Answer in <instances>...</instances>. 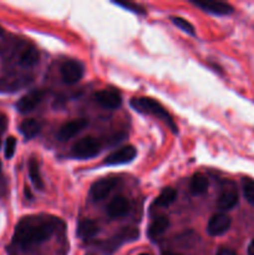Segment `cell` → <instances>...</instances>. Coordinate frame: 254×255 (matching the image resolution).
Returning a JSON list of instances; mask_svg holds the SVG:
<instances>
[{
	"instance_id": "obj_1",
	"label": "cell",
	"mask_w": 254,
	"mask_h": 255,
	"mask_svg": "<svg viewBox=\"0 0 254 255\" xmlns=\"http://www.w3.org/2000/svg\"><path fill=\"white\" fill-rule=\"evenodd\" d=\"M64 228V222L52 216H30L25 217L17 223L12 241L22 249L39 246Z\"/></svg>"
},
{
	"instance_id": "obj_2",
	"label": "cell",
	"mask_w": 254,
	"mask_h": 255,
	"mask_svg": "<svg viewBox=\"0 0 254 255\" xmlns=\"http://www.w3.org/2000/svg\"><path fill=\"white\" fill-rule=\"evenodd\" d=\"M131 106L133 107V110H136L137 112L157 117V119L161 120L162 122H164V125L168 126L169 128H171V131H173L174 133L177 132V126L176 124H174L173 119L171 117V115H169L168 111H167L159 102H157L156 100L149 99V97H137V99L131 100Z\"/></svg>"
},
{
	"instance_id": "obj_3",
	"label": "cell",
	"mask_w": 254,
	"mask_h": 255,
	"mask_svg": "<svg viewBox=\"0 0 254 255\" xmlns=\"http://www.w3.org/2000/svg\"><path fill=\"white\" fill-rule=\"evenodd\" d=\"M101 152V144L94 137H84L79 139L71 148V156L77 159H89L96 157Z\"/></svg>"
},
{
	"instance_id": "obj_4",
	"label": "cell",
	"mask_w": 254,
	"mask_h": 255,
	"mask_svg": "<svg viewBox=\"0 0 254 255\" xmlns=\"http://www.w3.org/2000/svg\"><path fill=\"white\" fill-rule=\"evenodd\" d=\"M84 65L80 61H76V60H67L61 65V69H60L62 81L67 85L79 82L84 76Z\"/></svg>"
},
{
	"instance_id": "obj_5",
	"label": "cell",
	"mask_w": 254,
	"mask_h": 255,
	"mask_svg": "<svg viewBox=\"0 0 254 255\" xmlns=\"http://www.w3.org/2000/svg\"><path fill=\"white\" fill-rule=\"evenodd\" d=\"M32 82V77L27 75H10L0 77V92H16Z\"/></svg>"
},
{
	"instance_id": "obj_6",
	"label": "cell",
	"mask_w": 254,
	"mask_h": 255,
	"mask_svg": "<svg viewBox=\"0 0 254 255\" xmlns=\"http://www.w3.org/2000/svg\"><path fill=\"white\" fill-rule=\"evenodd\" d=\"M45 95H46V92H45L44 90H34V91H30L29 94L24 95L16 104L17 111H19L20 114L31 112L35 107L39 106V105L41 104Z\"/></svg>"
},
{
	"instance_id": "obj_7",
	"label": "cell",
	"mask_w": 254,
	"mask_h": 255,
	"mask_svg": "<svg viewBox=\"0 0 254 255\" xmlns=\"http://www.w3.org/2000/svg\"><path fill=\"white\" fill-rule=\"evenodd\" d=\"M119 181L116 178H102L100 181L95 182L91 186L90 189V196L94 199L95 202L104 201L105 198H107L110 193L112 192V189L117 186Z\"/></svg>"
},
{
	"instance_id": "obj_8",
	"label": "cell",
	"mask_w": 254,
	"mask_h": 255,
	"mask_svg": "<svg viewBox=\"0 0 254 255\" xmlns=\"http://www.w3.org/2000/svg\"><path fill=\"white\" fill-rule=\"evenodd\" d=\"M192 4L198 6L203 11L213 15H229L234 11L233 6L224 1H216V0H202L201 1V0H197V1H192Z\"/></svg>"
},
{
	"instance_id": "obj_9",
	"label": "cell",
	"mask_w": 254,
	"mask_h": 255,
	"mask_svg": "<svg viewBox=\"0 0 254 255\" xmlns=\"http://www.w3.org/2000/svg\"><path fill=\"white\" fill-rule=\"evenodd\" d=\"M137 151L133 146H125L121 147L117 151L112 152L111 154L105 158V164L107 166H117V164L128 163L136 157Z\"/></svg>"
},
{
	"instance_id": "obj_10",
	"label": "cell",
	"mask_w": 254,
	"mask_h": 255,
	"mask_svg": "<svg viewBox=\"0 0 254 255\" xmlns=\"http://www.w3.org/2000/svg\"><path fill=\"white\" fill-rule=\"evenodd\" d=\"M231 224L232 221L227 214L217 213L214 214V216H212L211 219L208 221V224H207V232H208L209 236H222V234H224L228 231Z\"/></svg>"
},
{
	"instance_id": "obj_11",
	"label": "cell",
	"mask_w": 254,
	"mask_h": 255,
	"mask_svg": "<svg viewBox=\"0 0 254 255\" xmlns=\"http://www.w3.org/2000/svg\"><path fill=\"white\" fill-rule=\"evenodd\" d=\"M87 125H89V122L85 119L72 120V121L66 122V124L60 127L59 132H57V139L62 142L69 141L72 137L76 136L77 133H80Z\"/></svg>"
},
{
	"instance_id": "obj_12",
	"label": "cell",
	"mask_w": 254,
	"mask_h": 255,
	"mask_svg": "<svg viewBox=\"0 0 254 255\" xmlns=\"http://www.w3.org/2000/svg\"><path fill=\"white\" fill-rule=\"evenodd\" d=\"M95 100L100 106L109 110L119 109L122 104L121 95L114 90H101L95 94Z\"/></svg>"
},
{
	"instance_id": "obj_13",
	"label": "cell",
	"mask_w": 254,
	"mask_h": 255,
	"mask_svg": "<svg viewBox=\"0 0 254 255\" xmlns=\"http://www.w3.org/2000/svg\"><path fill=\"white\" fill-rule=\"evenodd\" d=\"M129 209H131V204L128 199L124 196H117L107 204L106 212L111 218H121L128 213Z\"/></svg>"
},
{
	"instance_id": "obj_14",
	"label": "cell",
	"mask_w": 254,
	"mask_h": 255,
	"mask_svg": "<svg viewBox=\"0 0 254 255\" xmlns=\"http://www.w3.org/2000/svg\"><path fill=\"white\" fill-rule=\"evenodd\" d=\"M239 197L238 193L234 188H227L224 189L221 193V196L218 197V201H217V207H218L221 211H231L234 207L238 204Z\"/></svg>"
},
{
	"instance_id": "obj_15",
	"label": "cell",
	"mask_w": 254,
	"mask_h": 255,
	"mask_svg": "<svg viewBox=\"0 0 254 255\" xmlns=\"http://www.w3.org/2000/svg\"><path fill=\"white\" fill-rule=\"evenodd\" d=\"M99 226L94 221H90V219H82L77 224V236L84 239V241L94 238L99 233Z\"/></svg>"
},
{
	"instance_id": "obj_16",
	"label": "cell",
	"mask_w": 254,
	"mask_h": 255,
	"mask_svg": "<svg viewBox=\"0 0 254 255\" xmlns=\"http://www.w3.org/2000/svg\"><path fill=\"white\" fill-rule=\"evenodd\" d=\"M169 228V219L167 217L161 216L157 217L152 221V223L148 227V237L149 238L154 239L158 238L159 236L167 232V229Z\"/></svg>"
},
{
	"instance_id": "obj_17",
	"label": "cell",
	"mask_w": 254,
	"mask_h": 255,
	"mask_svg": "<svg viewBox=\"0 0 254 255\" xmlns=\"http://www.w3.org/2000/svg\"><path fill=\"white\" fill-rule=\"evenodd\" d=\"M208 178L203 173H196L189 182V189L194 196H201L208 191Z\"/></svg>"
},
{
	"instance_id": "obj_18",
	"label": "cell",
	"mask_w": 254,
	"mask_h": 255,
	"mask_svg": "<svg viewBox=\"0 0 254 255\" xmlns=\"http://www.w3.org/2000/svg\"><path fill=\"white\" fill-rule=\"evenodd\" d=\"M19 129L25 138L31 139L34 138L36 134H39L40 129H41V125H40L36 120L27 119V120H24V121L20 124Z\"/></svg>"
},
{
	"instance_id": "obj_19",
	"label": "cell",
	"mask_w": 254,
	"mask_h": 255,
	"mask_svg": "<svg viewBox=\"0 0 254 255\" xmlns=\"http://www.w3.org/2000/svg\"><path fill=\"white\" fill-rule=\"evenodd\" d=\"M40 54L34 46H29L20 54L19 64L22 67H31L39 62Z\"/></svg>"
},
{
	"instance_id": "obj_20",
	"label": "cell",
	"mask_w": 254,
	"mask_h": 255,
	"mask_svg": "<svg viewBox=\"0 0 254 255\" xmlns=\"http://www.w3.org/2000/svg\"><path fill=\"white\" fill-rule=\"evenodd\" d=\"M27 168H29V176L32 184H34L37 189H44V181H42L41 173H40V167L36 159H30Z\"/></svg>"
},
{
	"instance_id": "obj_21",
	"label": "cell",
	"mask_w": 254,
	"mask_h": 255,
	"mask_svg": "<svg viewBox=\"0 0 254 255\" xmlns=\"http://www.w3.org/2000/svg\"><path fill=\"white\" fill-rule=\"evenodd\" d=\"M177 198V192L174 191L171 187H167L164 188L161 193L158 194V197L156 198L154 203L158 207H169Z\"/></svg>"
},
{
	"instance_id": "obj_22",
	"label": "cell",
	"mask_w": 254,
	"mask_h": 255,
	"mask_svg": "<svg viewBox=\"0 0 254 255\" xmlns=\"http://www.w3.org/2000/svg\"><path fill=\"white\" fill-rule=\"evenodd\" d=\"M242 188H243L244 198L251 204H254V181L251 178L242 179Z\"/></svg>"
},
{
	"instance_id": "obj_23",
	"label": "cell",
	"mask_w": 254,
	"mask_h": 255,
	"mask_svg": "<svg viewBox=\"0 0 254 255\" xmlns=\"http://www.w3.org/2000/svg\"><path fill=\"white\" fill-rule=\"evenodd\" d=\"M171 20L177 27H179L181 30H183L184 32H187V34H189V35H196L193 25H192L188 20L183 19V17H179V16H172Z\"/></svg>"
},
{
	"instance_id": "obj_24",
	"label": "cell",
	"mask_w": 254,
	"mask_h": 255,
	"mask_svg": "<svg viewBox=\"0 0 254 255\" xmlns=\"http://www.w3.org/2000/svg\"><path fill=\"white\" fill-rule=\"evenodd\" d=\"M15 148H16V139L15 137L10 136L7 137L6 142H5V148H4V154L7 159L11 158L15 153Z\"/></svg>"
},
{
	"instance_id": "obj_25",
	"label": "cell",
	"mask_w": 254,
	"mask_h": 255,
	"mask_svg": "<svg viewBox=\"0 0 254 255\" xmlns=\"http://www.w3.org/2000/svg\"><path fill=\"white\" fill-rule=\"evenodd\" d=\"M115 4L116 5H119V6H122V7H125V9H127V10H129V11H133V12H137V14H144V11H143V9H142L141 6H138V5L137 4H133V2H121V1H119V2H115Z\"/></svg>"
},
{
	"instance_id": "obj_26",
	"label": "cell",
	"mask_w": 254,
	"mask_h": 255,
	"mask_svg": "<svg viewBox=\"0 0 254 255\" xmlns=\"http://www.w3.org/2000/svg\"><path fill=\"white\" fill-rule=\"evenodd\" d=\"M7 126V119L2 114H0V132H4Z\"/></svg>"
},
{
	"instance_id": "obj_27",
	"label": "cell",
	"mask_w": 254,
	"mask_h": 255,
	"mask_svg": "<svg viewBox=\"0 0 254 255\" xmlns=\"http://www.w3.org/2000/svg\"><path fill=\"white\" fill-rule=\"evenodd\" d=\"M216 255H237V253H236V252L232 251V249L221 248L218 252H217Z\"/></svg>"
},
{
	"instance_id": "obj_28",
	"label": "cell",
	"mask_w": 254,
	"mask_h": 255,
	"mask_svg": "<svg viewBox=\"0 0 254 255\" xmlns=\"http://www.w3.org/2000/svg\"><path fill=\"white\" fill-rule=\"evenodd\" d=\"M248 255H254V239L251 242L248 247Z\"/></svg>"
},
{
	"instance_id": "obj_29",
	"label": "cell",
	"mask_w": 254,
	"mask_h": 255,
	"mask_svg": "<svg viewBox=\"0 0 254 255\" xmlns=\"http://www.w3.org/2000/svg\"><path fill=\"white\" fill-rule=\"evenodd\" d=\"M162 255H181V254H176V253H171V252H167V253H163Z\"/></svg>"
},
{
	"instance_id": "obj_30",
	"label": "cell",
	"mask_w": 254,
	"mask_h": 255,
	"mask_svg": "<svg viewBox=\"0 0 254 255\" xmlns=\"http://www.w3.org/2000/svg\"><path fill=\"white\" fill-rule=\"evenodd\" d=\"M2 32H4V30H2V27L0 26V35H2Z\"/></svg>"
},
{
	"instance_id": "obj_31",
	"label": "cell",
	"mask_w": 254,
	"mask_h": 255,
	"mask_svg": "<svg viewBox=\"0 0 254 255\" xmlns=\"http://www.w3.org/2000/svg\"><path fill=\"white\" fill-rule=\"evenodd\" d=\"M138 255H151V254H148V253H141V254H138Z\"/></svg>"
},
{
	"instance_id": "obj_32",
	"label": "cell",
	"mask_w": 254,
	"mask_h": 255,
	"mask_svg": "<svg viewBox=\"0 0 254 255\" xmlns=\"http://www.w3.org/2000/svg\"><path fill=\"white\" fill-rule=\"evenodd\" d=\"M0 171H1V166H0Z\"/></svg>"
}]
</instances>
